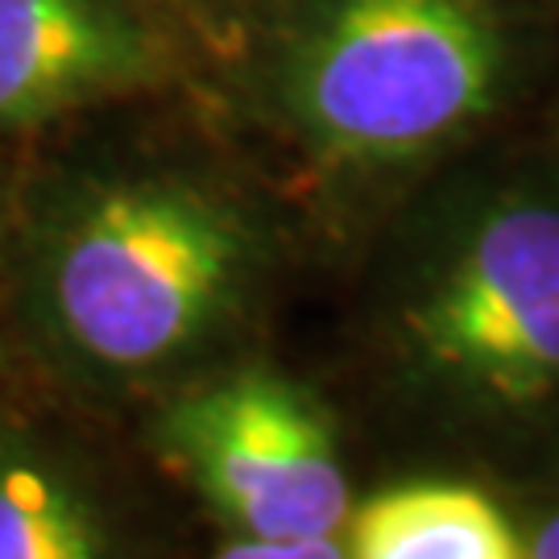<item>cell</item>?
<instances>
[{"label": "cell", "instance_id": "6da1fadb", "mask_svg": "<svg viewBox=\"0 0 559 559\" xmlns=\"http://www.w3.org/2000/svg\"><path fill=\"white\" fill-rule=\"evenodd\" d=\"M249 237L179 179L108 182L83 195L46 253V302L83 360L141 373L182 357L233 307Z\"/></svg>", "mask_w": 559, "mask_h": 559}, {"label": "cell", "instance_id": "7a4b0ae2", "mask_svg": "<svg viewBox=\"0 0 559 559\" xmlns=\"http://www.w3.org/2000/svg\"><path fill=\"white\" fill-rule=\"evenodd\" d=\"M501 67L477 0H323L286 50L282 96L320 154L381 166L477 124Z\"/></svg>", "mask_w": 559, "mask_h": 559}, {"label": "cell", "instance_id": "3957f363", "mask_svg": "<svg viewBox=\"0 0 559 559\" xmlns=\"http://www.w3.org/2000/svg\"><path fill=\"white\" fill-rule=\"evenodd\" d=\"M399 340L427 378L489 406L559 394V203L510 191L460 216L399 295Z\"/></svg>", "mask_w": 559, "mask_h": 559}, {"label": "cell", "instance_id": "277c9868", "mask_svg": "<svg viewBox=\"0 0 559 559\" xmlns=\"http://www.w3.org/2000/svg\"><path fill=\"white\" fill-rule=\"evenodd\" d=\"M162 448L240 539L336 535L348 477L320 402L278 373H233L179 399Z\"/></svg>", "mask_w": 559, "mask_h": 559}, {"label": "cell", "instance_id": "5b68a950", "mask_svg": "<svg viewBox=\"0 0 559 559\" xmlns=\"http://www.w3.org/2000/svg\"><path fill=\"white\" fill-rule=\"evenodd\" d=\"M154 46L108 0H0V124H38L154 75Z\"/></svg>", "mask_w": 559, "mask_h": 559}, {"label": "cell", "instance_id": "8992f818", "mask_svg": "<svg viewBox=\"0 0 559 559\" xmlns=\"http://www.w3.org/2000/svg\"><path fill=\"white\" fill-rule=\"evenodd\" d=\"M344 543L348 559H526L498 501L460 480H411L369 498Z\"/></svg>", "mask_w": 559, "mask_h": 559}, {"label": "cell", "instance_id": "52a82bcc", "mask_svg": "<svg viewBox=\"0 0 559 559\" xmlns=\"http://www.w3.org/2000/svg\"><path fill=\"white\" fill-rule=\"evenodd\" d=\"M0 559H104L87 498L21 452H0Z\"/></svg>", "mask_w": 559, "mask_h": 559}, {"label": "cell", "instance_id": "ba28073f", "mask_svg": "<svg viewBox=\"0 0 559 559\" xmlns=\"http://www.w3.org/2000/svg\"><path fill=\"white\" fill-rule=\"evenodd\" d=\"M216 559H348V543L336 535L311 539H240L224 547Z\"/></svg>", "mask_w": 559, "mask_h": 559}, {"label": "cell", "instance_id": "9c48e42d", "mask_svg": "<svg viewBox=\"0 0 559 559\" xmlns=\"http://www.w3.org/2000/svg\"><path fill=\"white\" fill-rule=\"evenodd\" d=\"M526 559H559V514L543 522L526 543Z\"/></svg>", "mask_w": 559, "mask_h": 559}]
</instances>
